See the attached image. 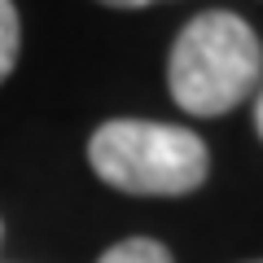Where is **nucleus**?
<instances>
[{"label":"nucleus","instance_id":"2","mask_svg":"<svg viewBox=\"0 0 263 263\" xmlns=\"http://www.w3.org/2000/svg\"><path fill=\"white\" fill-rule=\"evenodd\" d=\"M92 171L119 193L136 197H180L193 193L211 171L202 136L189 127L149 119H110L88 141Z\"/></svg>","mask_w":263,"mask_h":263},{"label":"nucleus","instance_id":"1","mask_svg":"<svg viewBox=\"0 0 263 263\" xmlns=\"http://www.w3.org/2000/svg\"><path fill=\"white\" fill-rule=\"evenodd\" d=\"M259 70H263V48L250 22L215 9V13H197L176 35L167 84L180 110L197 114V119H215L254 92Z\"/></svg>","mask_w":263,"mask_h":263},{"label":"nucleus","instance_id":"4","mask_svg":"<svg viewBox=\"0 0 263 263\" xmlns=\"http://www.w3.org/2000/svg\"><path fill=\"white\" fill-rule=\"evenodd\" d=\"M18 44H22L18 9H13V0H0V84L9 79L13 62H18Z\"/></svg>","mask_w":263,"mask_h":263},{"label":"nucleus","instance_id":"3","mask_svg":"<svg viewBox=\"0 0 263 263\" xmlns=\"http://www.w3.org/2000/svg\"><path fill=\"white\" fill-rule=\"evenodd\" d=\"M97 263H171V250L154 237H127V241L110 246Z\"/></svg>","mask_w":263,"mask_h":263},{"label":"nucleus","instance_id":"7","mask_svg":"<svg viewBox=\"0 0 263 263\" xmlns=\"http://www.w3.org/2000/svg\"><path fill=\"white\" fill-rule=\"evenodd\" d=\"M259 263H263V259H259Z\"/></svg>","mask_w":263,"mask_h":263},{"label":"nucleus","instance_id":"6","mask_svg":"<svg viewBox=\"0 0 263 263\" xmlns=\"http://www.w3.org/2000/svg\"><path fill=\"white\" fill-rule=\"evenodd\" d=\"M254 127H259V136H263V92H259V101H254Z\"/></svg>","mask_w":263,"mask_h":263},{"label":"nucleus","instance_id":"5","mask_svg":"<svg viewBox=\"0 0 263 263\" xmlns=\"http://www.w3.org/2000/svg\"><path fill=\"white\" fill-rule=\"evenodd\" d=\"M110 9H145V5H158V0H101Z\"/></svg>","mask_w":263,"mask_h":263}]
</instances>
